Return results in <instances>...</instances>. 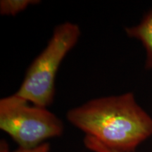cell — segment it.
<instances>
[{
	"instance_id": "1",
	"label": "cell",
	"mask_w": 152,
	"mask_h": 152,
	"mask_svg": "<svg viewBox=\"0 0 152 152\" xmlns=\"http://www.w3.org/2000/svg\"><path fill=\"white\" fill-rule=\"evenodd\" d=\"M68 121L108 149L134 152L152 135V118L132 92L92 99L69 110Z\"/></svg>"
},
{
	"instance_id": "2",
	"label": "cell",
	"mask_w": 152,
	"mask_h": 152,
	"mask_svg": "<svg viewBox=\"0 0 152 152\" xmlns=\"http://www.w3.org/2000/svg\"><path fill=\"white\" fill-rule=\"evenodd\" d=\"M77 24L66 22L56 26L47 47L28 68L16 95L33 105L47 108L53 103L55 78L62 61L80 36Z\"/></svg>"
},
{
	"instance_id": "3",
	"label": "cell",
	"mask_w": 152,
	"mask_h": 152,
	"mask_svg": "<svg viewBox=\"0 0 152 152\" xmlns=\"http://www.w3.org/2000/svg\"><path fill=\"white\" fill-rule=\"evenodd\" d=\"M16 94L0 100V129L23 149H33L64 132L62 121L47 108Z\"/></svg>"
},
{
	"instance_id": "4",
	"label": "cell",
	"mask_w": 152,
	"mask_h": 152,
	"mask_svg": "<svg viewBox=\"0 0 152 152\" xmlns=\"http://www.w3.org/2000/svg\"><path fill=\"white\" fill-rule=\"evenodd\" d=\"M129 37L136 38L144 45L147 52L146 68L152 69V10L136 26L125 29Z\"/></svg>"
},
{
	"instance_id": "5",
	"label": "cell",
	"mask_w": 152,
	"mask_h": 152,
	"mask_svg": "<svg viewBox=\"0 0 152 152\" xmlns=\"http://www.w3.org/2000/svg\"><path fill=\"white\" fill-rule=\"evenodd\" d=\"M36 0H1L0 1V14L3 16H16L30 5L36 4Z\"/></svg>"
},
{
	"instance_id": "6",
	"label": "cell",
	"mask_w": 152,
	"mask_h": 152,
	"mask_svg": "<svg viewBox=\"0 0 152 152\" xmlns=\"http://www.w3.org/2000/svg\"><path fill=\"white\" fill-rule=\"evenodd\" d=\"M84 144L87 149L93 152H117L108 149L96 140L87 136L85 137Z\"/></svg>"
},
{
	"instance_id": "7",
	"label": "cell",
	"mask_w": 152,
	"mask_h": 152,
	"mask_svg": "<svg viewBox=\"0 0 152 152\" xmlns=\"http://www.w3.org/2000/svg\"><path fill=\"white\" fill-rule=\"evenodd\" d=\"M49 151H50V144L47 142H45L41 145L33 149H23L19 147L18 149L12 152H49Z\"/></svg>"
}]
</instances>
